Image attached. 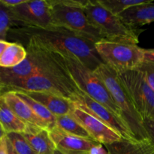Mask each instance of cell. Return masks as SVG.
Here are the masks:
<instances>
[{"mask_svg":"<svg viewBox=\"0 0 154 154\" xmlns=\"http://www.w3.org/2000/svg\"><path fill=\"white\" fill-rule=\"evenodd\" d=\"M9 35L22 45L31 43L46 51L74 57L92 71L103 63L94 42L63 27L13 26L8 36Z\"/></svg>","mask_w":154,"mask_h":154,"instance_id":"6da1fadb","label":"cell"},{"mask_svg":"<svg viewBox=\"0 0 154 154\" xmlns=\"http://www.w3.org/2000/svg\"><path fill=\"white\" fill-rule=\"evenodd\" d=\"M84 12L89 21L104 40L138 45L141 31L126 25L117 16L101 5L97 0H84Z\"/></svg>","mask_w":154,"mask_h":154,"instance_id":"7a4b0ae2","label":"cell"},{"mask_svg":"<svg viewBox=\"0 0 154 154\" xmlns=\"http://www.w3.org/2000/svg\"><path fill=\"white\" fill-rule=\"evenodd\" d=\"M111 93L117 108L120 109L123 120L127 124L136 139L149 138L143 126V118L135 109L129 93L120 81L119 75L102 63L94 71Z\"/></svg>","mask_w":154,"mask_h":154,"instance_id":"3957f363","label":"cell"},{"mask_svg":"<svg viewBox=\"0 0 154 154\" xmlns=\"http://www.w3.org/2000/svg\"><path fill=\"white\" fill-rule=\"evenodd\" d=\"M5 91L44 92L66 98L72 102L76 96L82 93L74 82L65 66L62 70L41 72L14 83L5 90L4 92Z\"/></svg>","mask_w":154,"mask_h":154,"instance_id":"277c9868","label":"cell"},{"mask_svg":"<svg viewBox=\"0 0 154 154\" xmlns=\"http://www.w3.org/2000/svg\"><path fill=\"white\" fill-rule=\"evenodd\" d=\"M55 54L63 63L74 82L81 92L105 106L123 120L120 109L116 105L111 93L102 80L95 74L94 71L86 67L74 57H67L57 53Z\"/></svg>","mask_w":154,"mask_h":154,"instance_id":"5b68a950","label":"cell"},{"mask_svg":"<svg viewBox=\"0 0 154 154\" xmlns=\"http://www.w3.org/2000/svg\"><path fill=\"white\" fill-rule=\"evenodd\" d=\"M53 25L74 32L94 43L102 40L89 21L82 0H48Z\"/></svg>","mask_w":154,"mask_h":154,"instance_id":"8992f818","label":"cell"},{"mask_svg":"<svg viewBox=\"0 0 154 154\" xmlns=\"http://www.w3.org/2000/svg\"><path fill=\"white\" fill-rule=\"evenodd\" d=\"M95 48L104 64L119 75L138 69L145 60L144 49L138 45L102 39L95 43Z\"/></svg>","mask_w":154,"mask_h":154,"instance_id":"52a82bcc","label":"cell"},{"mask_svg":"<svg viewBox=\"0 0 154 154\" xmlns=\"http://www.w3.org/2000/svg\"><path fill=\"white\" fill-rule=\"evenodd\" d=\"M135 109L142 118L154 120V90L139 69L126 72L119 75Z\"/></svg>","mask_w":154,"mask_h":154,"instance_id":"ba28073f","label":"cell"},{"mask_svg":"<svg viewBox=\"0 0 154 154\" xmlns=\"http://www.w3.org/2000/svg\"><path fill=\"white\" fill-rule=\"evenodd\" d=\"M10 10L13 26L37 28L54 26L48 0H26L23 4Z\"/></svg>","mask_w":154,"mask_h":154,"instance_id":"9c48e42d","label":"cell"},{"mask_svg":"<svg viewBox=\"0 0 154 154\" xmlns=\"http://www.w3.org/2000/svg\"><path fill=\"white\" fill-rule=\"evenodd\" d=\"M73 103L75 107L85 111L104 124L111 128L121 135L123 138L129 141H137L136 138L129 126L122 119L111 112V111L82 93L76 96Z\"/></svg>","mask_w":154,"mask_h":154,"instance_id":"30bf717a","label":"cell"},{"mask_svg":"<svg viewBox=\"0 0 154 154\" xmlns=\"http://www.w3.org/2000/svg\"><path fill=\"white\" fill-rule=\"evenodd\" d=\"M71 115L84 128L92 139L96 142L105 145L124 139L111 128L108 127L85 111L75 107V105Z\"/></svg>","mask_w":154,"mask_h":154,"instance_id":"8fae6325","label":"cell"},{"mask_svg":"<svg viewBox=\"0 0 154 154\" xmlns=\"http://www.w3.org/2000/svg\"><path fill=\"white\" fill-rule=\"evenodd\" d=\"M49 134L57 150L63 154H89L90 149L98 144L93 140L66 133L56 126L49 129Z\"/></svg>","mask_w":154,"mask_h":154,"instance_id":"7c38bea8","label":"cell"},{"mask_svg":"<svg viewBox=\"0 0 154 154\" xmlns=\"http://www.w3.org/2000/svg\"><path fill=\"white\" fill-rule=\"evenodd\" d=\"M1 96L15 115L26 124L49 129L48 125L36 115L29 105L26 103L16 92L5 91L2 93Z\"/></svg>","mask_w":154,"mask_h":154,"instance_id":"4fadbf2b","label":"cell"},{"mask_svg":"<svg viewBox=\"0 0 154 154\" xmlns=\"http://www.w3.org/2000/svg\"><path fill=\"white\" fill-rule=\"evenodd\" d=\"M21 134L37 154H51L57 150L48 129L27 124L26 130Z\"/></svg>","mask_w":154,"mask_h":154,"instance_id":"5bb4252c","label":"cell"},{"mask_svg":"<svg viewBox=\"0 0 154 154\" xmlns=\"http://www.w3.org/2000/svg\"><path fill=\"white\" fill-rule=\"evenodd\" d=\"M29 96L37 101L49 110L55 116L69 114L74 108L72 101L57 95L44 92H24Z\"/></svg>","mask_w":154,"mask_h":154,"instance_id":"9a60e30c","label":"cell"},{"mask_svg":"<svg viewBox=\"0 0 154 154\" xmlns=\"http://www.w3.org/2000/svg\"><path fill=\"white\" fill-rule=\"evenodd\" d=\"M105 146L109 154H154V144L150 138L137 141L122 139Z\"/></svg>","mask_w":154,"mask_h":154,"instance_id":"2e32d148","label":"cell"},{"mask_svg":"<svg viewBox=\"0 0 154 154\" xmlns=\"http://www.w3.org/2000/svg\"><path fill=\"white\" fill-rule=\"evenodd\" d=\"M119 16L126 25L138 29V27L154 22V4L150 2L134 6Z\"/></svg>","mask_w":154,"mask_h":154,"instance_id":"e0dca14e","label":"cell"},{"mask_svg":"<svg viewBox=\"0 0 154 154\" xmlns=\"http://www.w3.org/2000/svg\"><path fill=\"white\" fill-rule=\"evenodd\" d=\"M0 125L6 134L11 132L22 133L26 129L27 124L20 120L10 109L0 95Z\"/></svg>","mask_w":154,"mask_h":154,"instance_id":"ac0fdd59","label":"cell"},{"mask_svg":"<svg viewBox=\"0 0 154 154\" xmlns=\"http://www.w3.org/2000/svg\"><path fill=\"white\" fill-rule=\"evenodd\" d=\"M27 57L24 46L17 42H11L0 56V68L10 69L20 64Z\"/></svg>","mask_w":154,"mask_h":154,"instance_id":"d6986e66","label":"cell"},{"mask_svg":"<svg viewBox=\"0 0 154 154\" xmlns=\"http://www.w3.org/2000/svg\"><path fill=\"white\" fill-rule=\"evenodd\" d=\"M56 127L70 135L93 140L88 132L71 115V114L56 116Z\"/></svg>","mask_w":154,"mask_h":154,"instance_id":"ffe728a7","label":"cell"},{"mask_svg":"<svg viewBox=\"0 0 154 154\" xmlns=\"http://www.w3.org/2000/svg\"><path fill=\"white\" fill-rule=\"evenodd\" d=\"M16 92L17 94L24 101L26 104L29 105L30 108L32 109L36 114V115L38 117H40L45 123L48 126V129H51L52 128L56 126V116L54 114L51 112L48 109H47L44 105L39 103L37 101L34 100L32 99L30 96L26 95V93L20 91H14ZM48 129V130H49Z\"/></svg>","mask_w":154,"mask_h":154,"instance_id":"44dd1931","label":"cell"},{"mask_svg":"<svg viewBox=\"0 0 154 154\" xmlns=\"http://www.w3.org/2000/svg\"><path fill=\"white\" fill-rule=\"evenodd\" d=\"M98 2L114 15L119 16L134 6L153 2L152 0H97Z\"/></svg>","mask_w":154,"mask_h":154,"instance_id":"7402d4cb","label":"cell"},{"mask_svg":"<svg viewBox=\"0 0 154 154\" xmlns=\"http://www.w3.org/2000/svg\"><path fill=\"white\" fill-rule=\"evenodd\" d=\"M6 137L17 154H37L21 133L11 132Z\"/></svg>","mask_w":154,"mask_h":154,"instance_id":"603a6c76","label":"cell"},{"mask_svg":"<svg viewBox=\"0 0 154 154\" xmlns=\"http://www.w3.org/2000/svg\"><path fill=\"white\" fill-rule=\"evenodd\" d=\"M13 26L11 10L0 2V40L7 41L8 35Z\"/></svg>","mask_w":154,"mask_h":154,"instance_id":"cb8c5ba5","label":"cell"},{"mask_svg":"<svg viewBox=\"0 0 154 154\" xmlns=\"http://www.w3.org/2000/svg\"><path fill=\"white\" fill-rule=\"evenodd\" d=\"M138 69L144 73L147 81L154 90V62L144 60Z\"/></svg>","mask_w":154,"mask_h":154,"instance_id":"d4e9b609","label":"cell"},{"mask_svg":"<svg viewBox=\"0 0 154 154\" xmlns=\"http://www.w3.org/2000/svg\"><path fill=\"white\" fill-rule=\"evenodd\" d=\"M143 126L148 135L149 138L154 144V120L150 118L143 119Z\"/></svg>","mask_w":154,"mask_h":154,"instance_id":"484cf974","label":"cell"},{"mask_svg":"<svg viewBox=\"0 0 154 154\" xmlns=\"http://www.w3.org/2000/svg\"><path fill=\"white\" fill-rule=\"evenodd\" d=\"M89 154H109V153L104 144L98 143L90 149Z\"/></svg>","mask_w":154,"mask_h":154,"instance_id":"4316f807","label":"cell"},{"mask_svg":"<svg viewBox=\"0 0 154 154\" xmlns=\"http://www.w3.org/2000/svg\"><path fill=\"white\" fill-rule=\"evenodd\" d=\"M26 0H0L1 3L4 5L5 7L8 8H13L19 6L23 4Z\"/></svg>","mask_w":154,"mask_h":154,"instance_id":"83f0119b","label":"cell"},{"mask_svg":"<svg viewBox=\"0 0 154 154\" xmlns=\"http://www.w3.org/2000/svg\"><path fill=\"white\" fill-rule=\"evenodd\" d=\"M144 59L147 61L154 62V48L153 49H144Z\"/></svg>","mask_w":154,"mask_h":154,"instance_id":"f1b7e54d","label":"cell"},{"mask_svg":"<svg viewBox=\"0 0 154 154\" xmlns=\"http://www.w3.org/2000/svg\"><path fill=\"white\" fill-rule=\"evenodd\" d=\"M0 154H8L6 137L0 140Z\"/></svg>","mask_w":154,"mask_h":154,"instance_id":"f546056e","label":"cell"},{"mask_svg":"<svg viewBox=\"0 0 154 154\" xmlns=\"http://www.w3.org/2000/svg\"><path fill=\"white\" fill-rule=\"evenodd\" d=\"M11 42L8 41H3L0 40V56L2 54V53L4 52L5 50L7 48V47L10 45Z\"/></svg>","mask_w":154,"mask_h":154,"instance_id":"4dcf8cb0","label":"cell"},{"mask_svg":"<svg viewBox=\"0 0 154 154\" xmlns=\"http://www.w3.org/2000/svg\"><path fill=\"white\" fill-rule=\"evenodd\" d=\"M6 144H7L8 154H17V152L14 150V149L13 148L11 144V142L9 141V140L7 138V137H6Z\"/></svg>","mask_w":154,"mask_h":154,"instance_id":"1f68e13d","label":"cell"},{"mask_svg":"<svg viewBox=\"0 0 154 154\" xmlns=\"http://www.w3.org/2000/svg\"><path fill=\"white\" fill-rule=\"evenodd\" d=\"M6 135H7V134H6V132H5V130L3 129V128L2 127V126L0 125V140L2 139V138H5Z\"/></svg>","mask_w":154,"mask_h":154,"instance_id":"d6a6232c","label":"cell"},{"mask_svg":"<svg viewBox=\"0 0 154 154\" xmlns=\"http://www.w3.org/2000/svg\"><path fill=\"white\" fill-rule=\"evenodd\" d=\"M51 154H63V153H62L60 151V150H57H57H56L55 151L53 152V153H51Z\"/></svg>","mask_w":154,"mask_h":154,"instance_id":"836d02e7","label":"cell"},{"mask_svg":"<svg viewBox=\"0 0 154 154\" xmlns=\"http://www.w3.org/2000/svg\"><path fill=\"white\" fill-rule=\"evenodd\" d=\"M2 88H1V87H0V95L2 94Z\"/></svg>","mask_w":154,"mask_h":154,"instance_id":"e575fe53","label":"cell"}]
</instances>
